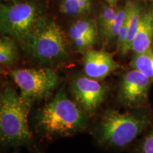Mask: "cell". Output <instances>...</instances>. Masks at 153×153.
<instances>
[{
  "instance_id": "cell-1",
  "label": "cell",
  "mask_w": 153,
  "mask_h": 153,
  "mask_svg": "<svg viewBox=\"0 0 153 153\" xmlns=\"http://www.w3.org/2000/svg\"><path fill=\"white\" fill-rule=\"evenodd\" d=\"M87 118L62 89L45 104L36 116V128L47 138L70 136L87 126Z\"/></svg>"
},
{
  "instance_id": "cell-2",
  "label": "cell",
  "mask_w": 153,
  "mask_h": 153,
  "mask_svg": "<svg viewBox=\"0 0 153 153\" xmlns=\"http://www.w3.org/2000/svg\"><path fill=\"white\" fill-rule=\"evenodd\" d=\"M31 105L23 100L11 85L0 96V140L4 146H29L33 142L28 123Z\"/></svg>"
},
{
  "instance_id": "cell-3",
  "label": "cell",
  "mask_w": 153,
  "mask_h": 153,
  "mask_svg": "<svg viewBox=\"0 0 153 153\" xmlns=\"http://www.w3.org/2000/svg\"><path fill=\"white\" fill-rule=\"evenodd\" d=\"M148 123L145 116L108 110L101 119L97 139L103 146L123 149L142 133Z\"/></svg>"
},
{
  "instance_id": "cell-4",
  "label": "cell",
  "mask_w": 153,
  "mask_h": 153,
  "mask_svg": "<svg viewBox=\"0 0 153 153\" xmlns=\"http://www.w3.org/2000/svg\"><path fill=\"white\" fill-rule=\"evenodd\" d=\"M24 43L32 56L40 62H55L68 55L64 33L53 20L41 18Z\"/></svg>"
},
{
  "instance_id": "cell-5",
  "label": "cell",
  "mask_w": 153,
  "mask_h": 153,
  "mask_svg": "<svg viewBox=\"0 0 153 153\" xmlns=\"http://www.w3.org/2000/svg\"><path fill=\"white\" fill-rule=\"evenodd\" d=\"M40 19L37 7L31 2L14 1L0 7L1 32L19 41L27 39Z\"/></svg>"
},
{
  "instance_id": "cell-6",
  "label": "cell",
  "mask_w": 153,
  "mask_h": 153,
  "mask_svg": "<svg viewBox=\"0 0 153 153\" xmlns=\"http://www.w3.org/2000/svg\"><path fill=\"white\" fill-rule=\"evenodd\" d=\"M10 76L21 89L23 100L30 105L49 97L59 82L58 74L50 68L17 69Z\"/></svg>"
},
{
  "instance_id": "cell-7",
  "label": "cell",
  "mask_w": 153,
  "mask_h": 153,
  "mask_svg": "<svg viewBox=\"0 0 153 153\" xmlns=\"http://www.w3.org/2000/svg\"><path fill=\"white\" fill-rule=\"evenodd\" d=\"M152 80L138 70L132 69L123 74L118 88V98L129 107L144 106L148 99Z\"/></svg>"
},
{
  "instance_id": "cell-8",
  "label": "cell",
  "mask_w": 153,
  "mask_h": 153,
  "mask_svg": "<svg viewBox=\"0 0 153 153\" xmlns=\"http://www.w3.org/2000/svg\"><path fill=\"white\" fill-rule=\"evenodd\" d=\"M71 91L78 106L87 114H92L106 99V87L98 80L87 76L74 78L71 85Z\"/></svg>"
},
{
  "instance_id": "cell-9",
  "label": "cell",
  "mask_w": 153,
  "mask_h": 153,
  "mask_svg": "<svg viewBox=\"0 0 153 153\" xmlns=\"http://www.w3.org/2000/svg\"><path fill=\"white\" fill-rule=\"evenodd\" d=\"M84 72L91 79L100 80L106 78L118 68L112 55L103 51L89 50L83 58Z\"/></svg>"
},
{
  "instance_id": "cell-10",
  "label": "cell",
  "mask_w": 153,
  "mask_h": 153,
  "mask_svg": "<svg viewBox=\"0 0 153 153\" xmlns=\"http://www.w3.org/2000/svg\"><path fill=\"white\" fill-rule=\"evenodd\" d=\"M153 26L152 11L142 14L138 29L131 44V50L135 54H141L152 51Z\"/></svg>"
},
{
  "instance_id": "cell-11",
  "label": "cell",
  "mask_w": 153,
  "mask_h": 153,
  "mask_svg": "<svg viewBox=\"0 0 153 153\" xmlns=\"http://www.w3.org/2000/svg\"><path fill=\"white\" fill-rule=\"evenodd\" d=\"M69 36L71 40L75 38L85 37L95 43L97 36V24L91 19H79L70 26Z\"/></svg>"
},
{
  "instance_id": "cell-12",
  "label": "cell",
  "mask_w": 153,
  "mask_h": 153,
  "mask_svg": "<svg viewBox=\"0 0 153 153\" xmlns=\"http://www.w3.org/2000/svg\"><path fill=\"white\" fill-rule=\"evenodd\" d=\"M129 7V24H128V33L127 39H126V43L120 51L123 54H126L131 50V44L133 42L137 30L138 29V26L140 22L141 16V9L139 5L135 3L128 2Z\"/></svg>"
},
{
  "instance_id": "cell-13",
  "label": "cell",
  "mask_w": 153,
  "mask_h": 153,
  "mask_svg": "<svg viewBox=\"0 0 153 153\" xmlns=\"http://www.w3.org/2000/svg\"><path fill=\"white\" fill-rule=\"evenodd\" d=\"M18 57V51L14 38L4 35L0 40V63L1 65L11 66Z\"/></svg>"
},
{
  "instance_id": "cell-14",
  "label": "cell",
  "mask_w": 153,
  "mask_h": 153,
  "mask_svg": "<svg viewBox=\"0 0 153 153\" xmlns=\"http://www.w3.org/2000/svg\"><path fill=\"white\" fill-rule=\"evenodd\" d=\"M131 67L153 81V51L135 54L131 62Z\"/></svg>"
},
{
  "instance_id": "cell-15",
  "label": "cell",
  "mask_w": 153,
  "mask_h": 153,
  "mask_svg": "<svg viewBox=\"0 0 153 153\" xmlns=\"http://www.w3.org/2000/svg\"><path fill=\"white\" fill-rule=\"evenodd\" d=\"M128 11V5H126L125 7L118 11L117 16L114 21V22L111 24L106 32L103 34L107 41H111L114 38H117L119 33L120 28L123 26L124 21L127 16Z\"/></svg>"
},
{
  "instance_id": "cell-16",
  "label": "cell",
  "mask_w": 153,
  "mask_h": 153,
  "mask_svg": "<svg viewBox=\"0 0 153 153\" xmlns=\"http://www.w3.org/2000/svg\"><path fill=\"white\" fill-rule=\"evenodd\" d=\"M117 14L118 11L112 7H104L99 16V24L103 34L114 22Z\"/></svg>"
},
{
  "instance_id": "cell-17",
  "label": "cell",
  "mask_w": 153,
  "mask_h": 153,
  "mask_svg": "<svg viewBox=\"0 0 153 153\" xmlns=\"http://www.w3.org/2000/svg\"><path fill=\"white\" fill-rule=\"evenodd\" d=\"M128 11H129V7H128ZM128 11L127 16L124 21V23L123 26L120 28V30L118 33V37H117V45L118 48L121 51L122 49L125 45L126 39H127L128 33V24H129V14Z\"/></svg>"
},
{
  "instance_id": "cell-18",
  "label": "cell",
  "mask_w": 153,
  "mask_h": 153,
  "mask_svg": "<svg viewBox=\"0 0 153 153\" xmlns=\"http://www.w3.org/2000/svg\"><path fill=\"white\" fill-rule=\"evenodd\" d=\"M140 153H153V130L143 140L140 146Z\"/></svg>"
},
{
  "instance_id": "cell-19",
  "label": "cell",
  "mask_w": 153,
  "mask_h": 153,
  "mask_svg": "<svg viewBox=\"0 0 153 153\" xmlns=\"http://www.w3.org/2000/svg\"><path fill=\"white\" fill-rule=\"evenodd\" d=\"M77 5L81 14H85V13L90 11L91 0H78Z\"/></svg>"
},
{
  "instance_id": "cell-20",
  "label": "cell",
  "mask_w": 153,
  "mask_h": 153,
  "mask_svg": "<svg viewBox=\"0 0 153 153\" xmlns=\"http://www.w3.org/2000/svg\"><path fill=\"white\" fill-rule=\"evenodd\" d=\"M76 0H62L60 4L61 5H65V4H69L73 3L74 1H75Z\"/></svg>"
},
{
  "instance_id": "cell-21",
  "label": "cell",
  "mask_w": 153,
  "mask_h": 153,
  "mask_svg": "<svg viewBox=\"0 0 153 153\" xmlns=\"http://www.w3.org/2000/svg\"><path fill=\"white\" fill-rule=\"evenodd\" d=\"M106 2H108L109 4H115L118 1V0H105Z\"/></svg>"
},
{
  "instance_id": "cell-22",
  "label": "cell",
  "mask_w": 153,
  "mask_h": 153,
  "mask_svg": "<svg viewBox=\"0 0 153 153\" xmlns=\"http://www.w3.org/2000/svg\"><path fill=\"white\" fill-rule=\"evenodd\" d=\"M5 1H14V0H4Z\"/></svg>"
},
{
  "instance_id": "cell-23",
  "label": "cell",
  "mask_w": 153,
  "mask_h": 153,
  "mask_svg": "<svg viewBox=\"0 0 153 153\" xmlns=\"http://www.w3.org/2000/svg\"><path fill=\"white\" fill-rule=\"evenodd\" d=\"M151 11H152V26H153V10Z\"/></svg>"
},
{
  "instance_id": "cell-24",
  "label": "cell",
  "mask_w": 153,
  "mask_h": 153,
  "mask_svg": "<svg viewBox=\"0 0 153 153\" xmlns=\"http://www.w3.org/2000/svg\"><path fill=\"white\" fill-rule=\"evenodd\" d=\"M152 43H153V41H152Z\"/></svg>"
}]
</instances>
